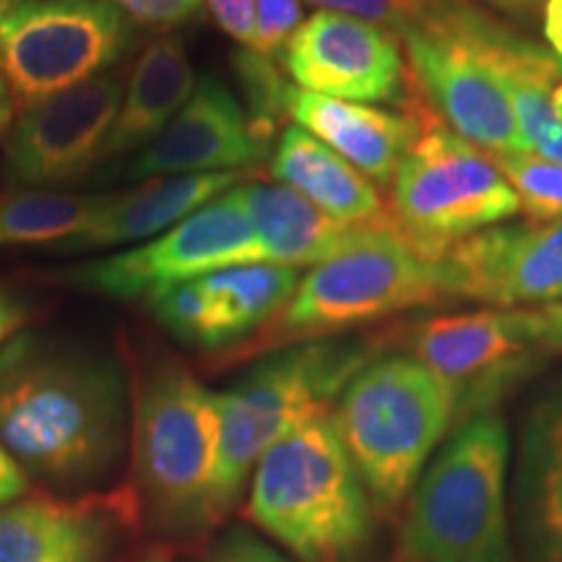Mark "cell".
Returning a JSON list of instances; mask_svg holds the SVG:
<instances>
[{
    "label": "cell",
    "mask_w": 562,
    "mask_h": 562,
    "mask_svg": "<svg viewBox=\"0 0 562 562\" xmlns=\"http://www.w3.org/2000/svg\"><path fill=\"white\" fill-rule=\"evenodd\" d=\"M125 91L121 70L76 83L21 112L5 146V172L34 191L74 186L102 165Z\"/></svg>",
    "instance_id": "4fadbf2b"
},
{
    "label": "cell",
    "mask_w": 562,
    "mask_h": 562,
    "mask_svg": "<svg viewBox=\"0 0 562 562\" xmlns=\"http://www.w3.org/2000/svg\"><path fill=\"white\" fill-rule=\"evenodd\" d=\"M269 149L271 131L252 121L222 81L203 76L167 128L136 154L125 178L243 172Z\"/></svg>",
    "instance_id": "2e32d148"
},
{
    "label": "cell",
    "mask_w": 562,
    "mask_h": 562,
    "mask_svg": "<svg viewBox=\"0 0 562 562\" xmlns=\"http://www.w3.org/2000/svg\"><path fill=\"white\" fill-rule=\"evenodd\" d=\"M406 351L446 385L461 422L487 412L542 355L518 307L432 315L409 328Z\"/></svg>",
    "instance_id": "8fae6325"
},
{
    "label": "cell",
    "mask_w": 562,
    "mask_h": 562,
    "mask_svg": "<svg viewBox=\"0 0 562 562\" xmlns=\"http://www.w3.org/2000/svg\"><path fill=\"white\" fill-rule=\"evenodd\" d=\"M140 562H167L165 554H149V558H144Z\"/></svg>",
    "instance_id": "74e56055"
},
{
    "label": "cell",
    "mask_w": 562,
    "mask_h": 562,
    "mask_svg": "<svg viewBox=\"0 0 562 562\" xmlns=\"http://www.w3.org/2000/svg\"><path fill=\"white\" fill-rule=\"evenodd\" d=\"M526 328L542 355L544 351L562 355V300L526 311Z\"/></svg>",
    "instance_id": "1f68e13d"
},
{
    "label": "cell",
    "mask_w": 562,
    "mask_h": 562,
    "mask_svg": "<svg viewBox=\"0 0 562 562\" xmlns=\"http://www.w3.org/2000/svg\"><path fill=\"white\" fill-rule=\"evenodd\" d=\"M240 180H245V172L175 175V178H149L123 193H108L102 195L100 209L91 216L87 229L55 250L91 252L149 243L193 211L206 206L209 201L232 191Z\"/></svg>",
    "instance_id": "ac0fdd59"
},
{
    "label": "cell",
    "mask_w": 562,
    "mask_h": 562,
    "mask_svg": "<svg viewBox=\"0 0 562 562\" xmlns=\"http://www.w3.org/2000/svg\"><path fill=\"white\" fill-rule=\"evenodd\" d=\"M224 34L248 47L256 34V0H203Z\"/></svg>",
    "instance_id": "4dcf8cb0"
},
{
    "label": "cell",
    "mask_w": 562,
    "mask_h": 562,
    "mask_svg": "<svg viewBox=\"0 0 562 562\" xmlns=\"http://www.w3.org/2000/svg\"><path fill=\"white\" fill-rule=\"evenodd\" d=\"M492 3L503 5V9H508V11H526V9H537L542 0H492ZM544 3H547V0H544Z\"/></svg>",
    "instance_id": "8d00e7d4"
},
{
    "label": "cell",
    "mask_w": 562,
    "mask_h": 562,
    "mask_svg": "<svg viewBox=\"0 0 562 562\" xmlns=\"http://www.w3.org/2000/svg\"><path fill=\"white\" fill-rule=\"evenodd\" d=\"M544 37L550 42L552 53L562 60V0L544 3Z\"/></svg>",
    "instance_id": "e575fe53"
},
{
    "label": "cell",
    "mask_w": 562,
    "mask_h": 562,
    "mask_svg": "<svg viewBox=\"0 0 562 562\" xmlns=\"http://www.w3.org/2000/svg\"><path fill=\"white\" fill-rule=\"evenodd\" d=\"M245 263L266 261L237 186L154 240L74 266L63 279L104 297L151 300L170 286Z\"/></svg>",
    "instance_id": "30bf717a"
},
{
    "label": "cell",
    "mask_w": 562,
    "mask_h": 562,
    "mask_svg": "<svg viewBox=\"0 0 562 562\" xmlns=\"http://www.w3.org/2000/svg\"><path fill=\"white\" fill-rule=\"evenodd\" d=\"M297 89L344 102H404L409 68L391 32L370 21L318 11L302 21L284 53Z\"/></svg>",
    "instance_id": "5bb4252c"
},
{
    "label": "cell",
    "mask_w": 562,
    "mask_h": 562,
    "mask_svg": "<svg viewBox=\"0 0 562 562\" xmlns=\"http://www.w3.org/2000/svg\"><path fill=\"white\" fill-rule=\"evenodd\" d=\"M375 347L368 339H315L281 347L258 362L220 404V451L209 492L211 524L235 508L252 469L273 442L315 414L331 412Z\"/></svg>",
    "instance_id": "3957f363"
},
{
    "label": "cell",
    "mask_w": 562,
    "mask_h": 562,
    "mask_svg": "<svg viewBox=\"0 0 562 562\" xmlns=\"http://www.w3.org/2000/svg\"><path fill=\"white\" fill-rule=\"evenodd\" d=\"M286 115L321 144L347 159L364 178L389 186L409 151L417 125L412 115L290 89Z\"/></svg>",
    "instance_id": "d6986e66"
},
{
    "label": "cell",
    "mask_w": 562,
    "mask_h": 562,
    "mask_svg": "<svg viewBox=\"0 0 562 562\" xmlns=\"http://www.w3.org/2000/svg\"><path fill=\"white\" fill-rule=\"evenodd\" d=\"M26 321H30V307H26L16 294L0 290V347H3L11 336L24 331Z\"/></svg>",
    "instance_id": "836d02e7"
},
{
    "label": "cell",
    "mask_w": 562,
    "mask_h": 562,
    "mask_svg": "<svg viewBox=\"0 0 562 562\" xmlns=\"http://www.w3.org/2000/svg\"><path fill=\"white\" fill-rule=\"evenodd\" d=\"M16 3H21V0H0V11L9 9V5H16Z\"/></svg>",
    "instance_id": "f35d334b"
},
{
    "label": "cell",
    "mask_w": 562,
    "mask_h": 562,
    "mask_svg": "<svg viewBox=\"0 0 562 562\" xmlns=\"http://www.w3.org/2000/svg\"><path fill=\"white\" fill-rule=\"evenodd\" d=\"M30 492V476L0 446V505H9Z\"/></svg>",
    "instance_id": "d6a6232c"
},
{
    "label": "cell",
    "mask_w": 562,
    "mask_h": 562,
    "mask_svg": "<svg viewBox=\"0 0 562 562\" xmlns=\"http://www.w3.org/2000/svg\"><path fill=\"white\" fill-rule=\"evenodd\" d=\"M123 508L108 501L0 505V562H112L123 547Z\"/></svg>",
    "instance_id": "e0dca14e"
},
{
    "label": "cell",
    "mask_w": 562,
    "mask_h": 562,
    "mask_svg": "<svg viewBox=\"0 0 562 562\" xmlns=\"http://www.w3.org/2000/svg\"><path fill=\"white\" fill-rule=\"evenodd\" d=\"M271 175L334 220L396 232L391 203L360 170L318 138L290 125L281 131L271 157Z\"/></svg>",
    "instance_id": "ffe728a7"
},
{
    "label": "cell",
    "mask_w": 562,
    "mask_h": 562,
    "mask_svg": "<svg viewBox=\"0 0 562 562\" xmlns=\"http://www.w3.org/2000/svg\"><path fill=\"white\" fill-rule=\"evenodd\" d=\"M518 529L533 562H562V393L539 404L524 430Z\"/></svg>",
    "instance_id": "603a6c76"
},
{
    "label": "cell",
    "mask_w": 562,
    "mask_h": 562,
    "mask_svg": "<svg viewBox=\"0 0 562 562\" xmlns=\"http://www.w3.org/2000/svg\"><path fill=\"white\" fill-rule=\"evenodd\" d=\"M497 170L518 195V209L529 222L562 220V165L521 154H490Z\"/></svg>",
    "instance_id": "4316f807"
},
{
    "label": "cell",
    "mask_w": 562,
    "mask_h": 562,
    "mask_svg": "<svg viewBox=\"0 0 562 562\" xmlns=\"http://www.w3.org/2000/svg\"><path fill=\"white\" fill-rule=\"evenodd\" d=\"M448 294L487 305H550L562 300V220L503 224L442 252Z\"/></svg>",
    "instance_id": "9a60e30c"
},
{
    "label": "cell",
    "mask_w": 562,
    "mask_h": 562,
    "mask_svg": "<svg viewBox=\"0 0 562 562\" xmlns=\"http://www.w3.org/2000/svg\"><path fill=\"white\" fill-rule=\"evenodd\" d=\"M13 100L9 94V87H5V81L0 79V138L5 136L11 128V121H13Z\"/></svg>",
    "instance_id": "d590c367"
},
{
    "label": "cell",
    "mask_w": 562,
    "mask_h": 562,
    "mask_svg": "<svg viewBox=\"0 0 562 562\" xmlns=\"http://www.w3.org/2000/svg\"><path fill=\"white\" fill-rule=\"evenodd\" d=\"M453 300L442 258H427L396 232H372L355 248L313 266L252 349L334 339L412 307Z\"/></svg>",
    "instance_id": "52a82bcc"
},
{
    "label": "cell",
    "mask_w": 562,
    "mask_h": 562,
    "mask_svg": "<svg viewBox=\"0 0 562 562\" xmlns=\"http://www.w3.org/2000/svg\"><path fill=\"white\" fill-rule=\"evenodd\" d=\"M323 11L370 21L391 32L393 37H406L412 32H430L448 24L456 13L469 5V0H311Z\"/></svg>",
    "instance_id": "484cf974"
},
{
    "label": "cell",
    "mask_w": 562,
    "mask_h": 562,
    "mask_svg": "<svg viewBox=\"0 0 562 562\" xmlns=\"http://www.w3.org/2000/svg\"><path fill=\"white\" fill-rule=\"evenodd\" d=\"M102 195L19 191L0 201V245H63L87 229Z\"/></svg>",
    "instance_id": "d4e9b609"
},
{
    "label": "cell",
    "mask_w": 562,
    "mask_h": 562,
    "mask_svg": "<svg viewBox=\"0 0 562 562\" xmlns=\"http://www.w3.org/2000/svg\"><path fill=\"white\" fill-rule=\"evenodd\" d=\"M133 474L161 531L211 524L209 492L220 451V404L186 364L161 357L133 398Z\"/></svg>",
    "instance_id": "8992f818"
},
{
    "label": "cell",
    "mask_w": 562,
    "mask_h": 562,
    "mask_svg": "<svg viewBox=\"0 0 562 562\" xmlns=\"http://www.w3.org/2000/svg\"><path fill=\"white\" fill-rule=\"evenodd\" d=\"M334 425L378 508H398L459 422L446 385L409 355L372 357L341 391Z\"/></svg>",
    "instance_id": "5b68a950"
},
{
    "label": "cell",
    "mask_w": 562,
    "mask_h": 562,
    "mask_svg": "<svg viewBox=\"0 0 562 562\" xmlns=\"http://www.w3.org/2000/svg\"><path fill=\"white\" fill-rule=\"evenodd\" d=\"M402 104L417 125V136L393 178L391 214L396 235L440 261L453 243L521 209L490 154L456 136L419 94L412 76Z\"/></svg>",
    "instance_id": "ba28073f"
},
{
    "label": "cell",
    "mask_w": 562,
    "mask_h": 562,
    "mask_svg": "<svg viewBox=\"0 0 562 562\" xmlns=\"http://www.w3.org/2000/svg\"><path fill=\"white\" fill-rule=\"evenodd\" d=\"M136 21L112 0H21L0 11V79L21 112L121 66Z\"/></svg>",
    "instance_id": "9c48e42d"
},
{
    "label": "cell",
    "mask_w": 562,
    "mask_h": 562,
    "mask_svg": "<svg viewBox=\"0 0 562 562\" xmlns=\"http://www.w3.org/2000/svg\"><path fill=\"white\" fill-rule=\"evenodd\" d=\"M206 562H297L290 554L263 542L256 533L232 529L211 547Z\"/></svg>",
    "instance_id": "f546056e"
},
{
    "label": "cell",
    "mask_w": 562,
    "mask_h": 562,
    "mask_svg": "<svg viewBox=\"0 0 562 562\" xmlns=\"http://www.w3.org/2000/svg\"><path fill=\"white\" fill-rule=\"evenodd\" d=\"M252 524L297 562H349L370 537V495L336 430L315 414L273 442L250 474Z\"/></svg>",
    "instance_id": "7a4b0ae2"
},
{
    "label": "cell",
    "mask_w": 562,
    "mask_h": 562,
    "mask_svg": "<svg viewBox=\"0 0 562 562\" xmlns=\"http://www.w3.org/2000/svg\"><path fill=\"white\" fill-rule=\"evenodd\" d=\"M240 193L266 263L318 266L355 248L372 232H389L334 220L279 182H243Z\"/></svg>",
    "instance_id": "44dd1931"
},
{
    "label": "cell",
    "mask_w": 562,
    "mask_h": 562,
    "mask_svg": "<svg viewBox=\"0 0 562 562\" xmlns=\"http://www.w3.org/2000/svg\"><path fill=\"white\" fill-rule=\"evenodd\" d=\"M302 273L297 266L245 263L199 279L203 294V344L216 351L261 331L277 318L297 290Z\"/></svg>",
    "instance_id": "cb8c5ba5"
},
{
    "label": "cell",
    "mask_w": 562,
    "mask_h": 562,
    "mask_svg": "<svg viewBox=\"0 0 562 562\" xmlns=\"http://www.w3.org/2000/svg\"><path fill=\"white\" fill-rule=\"evenodd\" d=\"M123 13L146 26H180L199 16L201 0H112Z\"/></svg>",
    "instance_id": "f1b7e54d"
},
{
    "label": "cell",
    "mask_w": 562,
    "mask_h": 562,
    "mask_svg": "<svg viewBox=\"0 0 562 562\" xmlns=\"http://www.w3.org/2000/svg\"><path fill=\"white\" fill-rule=\"evenodd\" d=\"M193 87L195 74L186 42L178 34H165V37L154 40L138 55L136 66L125 79L123 102L110 136L104 140L102 161L144 151L178 115Z\"/></svg>",
    "instance_id": "7402d4cb"
},
{
    "label": "cell",
    "mask_w": 562,
    "mask_h": 562,
    "mask_svg": "<svg viewBox=\"0 0 562 562\" xmlns=\"http://www.w3.org/2000/svg\"><path fill=\"white\" fill-rule=\"evenodd\" d=\"M508 459L503 417L463 419L412 490L398 562H516L505 513Z\"/></svg>",
    "instance_id": "277c9868"
},
{
    "label": "cell",
    "mask_w": 562,
    "mask_h": 562,
    "mask_svg": "<svg viewBox=\"0 0 562 562\" xmlns=\"http://www.w3.org/2000/svg\"><path fill=\"white\" fill-rule=\"evenodd\" d=\"M302 24L300 0H256V34L245 50L263 60L284 58L286 45Z\"/></svg>",
    "instance_id": "83f0119b"
},
{
    "label": "cell",
    "mask_w": 562,
    "mask_h": 562,
    "mask_svg": "<svg viewBox=\"0 0 562 562\" xmlns=\"http://www.w3.org/2000/svg\"><path fill=\"white\" fill-rule=\"evenodd\" d=\"M123 370L97 351L19 331L0 347V446L55 490L102 484L131 446Z\"/></svg>",
    "instance_id": "6da1fadb"
},
{
    "label": "cell",
    "mask_w": 562,
    "mask_h": 562,
    "mask_svg": "<svg viewBox=\"0 0 562 562\" xmlns=\"http://www.w3.org/2000/svg\"><path fill=\"white\" fill-rule=\"evenodd\" d=\"M469 3L459 16L432 32L406 34L412 83L456 136L487 154H521L526 144L503 83L467 40L480 16Z\"/></svg>",
    "instance_id": "7c38bea8"
}]
</instances>
